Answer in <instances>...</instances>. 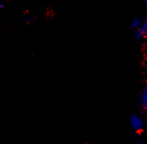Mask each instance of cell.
I'll use <instances>...</instances> for the list:
<instances>
[{
  "label": "cell",
  "instance_id": "277c9868",
  "mask_svg": "<svg viewBox=\"0 0 147 144\" xmlns=\"http://www.w3.org/2000/svg\"><path fill=\"white\" fill-rule=\"evenodd\" d=\"M143 22V21L141 20L139 18H135L134 20L131 22V28H133V29H137L140 25H141V23Z\"/></svg>",
  "mask_w": 147,
  "mask_h": 144
},
{
  "label": "cell",
  "instance_id": "3957f363",
  "mask_svg": "<svg viewBox=\"0 0 147 144\" xmlns=\"http://www.w3.org/2000/svg\"><path fill=\"white\" fill-rule=\"evenodd\" d=\"M138 104L141 109L146 110L147 108V89L146 87H144L143 91L138 97Z\"/></svg>",
  "mask_w": 147,
  "mask_h": 144
},
{
  "label": "cell",
  "instance_id": "5b68a950",
  "mask_svg": "<svg viewBox=\"0 0 147 144\" xmlns=\"http://www.w3.org/2000/svg\"><path fill=\"white\" fill-rule=\"evenodd\" d=\"M24 20H25L26 22H28V23H30V22H33L34 20H35V17L32 16V15L27 16L24 18Z\"/></svg>",
  "mask_w": 147,
  "mask_h": 144
},
{
  "label": "cell",
  "instance_id": "8992f818",
  "mask_svg": "<svg viewBox=\"0 0 147 144\" xmlns=\"http://www.w3.org/2000/svg\"><path fill=\"white\" fill-rule=\"evenodd\" d=\"M3 7H4L3 3H2V2H1V1H0V9H1V8H3Z\"/></svg>",
  "mask_w": 147,
  "mask_h": 144
},
{
  "label": "cell",
  "instance_id": "6da1fadb",
  "mask_svg": "<svg viewBox=\"0 0 147 144\" xmlns=\"http://www.w3.org/2000/svg\"><path fill=\"white\" fill-rule=\"evenodd\" d=\"M130 124H131V127L134 131L139 132V131H142L143 128H144V122H143V120L140 116L138 115H132L130 118Z\"/></svg>",
  "mask_w": 147,
  "mask_h": 144
},
{
  "label": "cell",
  "instance_id": "52a82bcc",
  "mask_svg": "<svg viewBox=\"0 0 147 144\" xmlns=\"http://www.w3.org/2000/svg\"><path fill=\"white\" fill-rule=\"evenodd\" d=\"M144 2H145V3L146 4V2H147V0H144Z\"/></svg>",
  "mask_w": 147,
  "mask_h": 144
},
{
  "label": "cell",
  "instance_id": "7a4b0ae2",
  "mask_svg": "<svg viewBox=\"0 0 147 144\" xmlns=\"http://www.w3.org/2000/svg\"><path fill=\"white\" fill-rule=\"evenodd\" d=\"M147 35V22L146 20L143 21L141 25L138 27L137 29H136L134 32V37L137 40H141L144 37H145Z\"/></svg>",
  "mask_w": 147,
  "mask_h": 144
}]
</instances>
